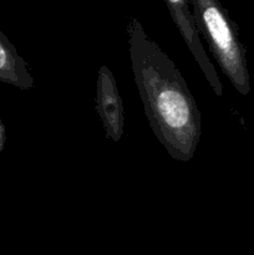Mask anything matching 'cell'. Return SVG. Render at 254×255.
Instances as JSON below:
<instances>
[{
	"label": "cell",
	"instance_id": "cell-3",
	"mask_svg": "<svg viewBox=\"0 0 254 255\" xmlns=\"http://www.w3.org/2000/svg\"><path fill=\"white\" fill-rule=\"evenodd\" d=\"M164 2L167 4L174 25L177 26L179 34L186 42L187 49L193 55L199 69L203 71L207 81L211 85L216 95L222 96L223 95V85L219 80L216 67L208 59L206 50L202 45L199 32L197 30L196 22H194L193 14L188 6L189 0H164Z\"/></svg>",
	"mask_w": 254,
	"mask_h": 255
},
{
	"label": "cell",
	"instance_id": "cell-5",
	"mask_svg": "<svg viewBox=\"0 0 254 255\" xmlns=\"http://www.w3.org/2000/svg\"><path fill=\"white\" fill-rule=\"evenodd\" d=\"M0 80L10 82L22 90L34 86V80L27 70V65L17 55L9 40L0 32Z\"/></svg>",
	"mask_w": 254,
	"mask_h": 255
},
{
	"label": "cell",
	"instance_id": "cell-4",
	"mask_svg": "<svg viewBox=\"0 0 254 255\" xmlns=\"http://www.w3.org/2000/svg\"><path fill=\"white\" fill-rule=\"evenodd\" d=\"M96 110L104 124L106 134L112 141L122 138L125 128V111L114 74L107 66H101L97 74Z\"/></svg>",
	"mask_w": 254,
	"mask_h": 255
},
{
	"label": "cell",
	"instance_id": "cell-2",
	"mask_svg": "<svg viewBox=\"0 0 254 255\" xmlns=\"http://www.w3.org/2000/svg\"><path fill=\"white\" fill-rule=\"evenodd\" d=\"M189 4L197 30L207 40L222 72L239 94L247 96L251 92V77L238 26L219 0H189Z\"/></svg>",
	"mask_w": 254,
	"mask_h": 255
},
{
	"label": "cell",
	"instance_id": "cell-1",
	"mask_svg": "<svg viewBox=\"0 0 254 255\" xmlns=\"http://www.w3.org/2000/svg\"><path fill=\"white\" fill-rule=\"evenodd\" d=\"M129 59L149 127L176 161L193 158L201 138V112L186 80L147 35L141 22L127 24Z\"/></svg>",
	"mask_w": 254,
	"mask_h": 255
},
{
	"label": "cell",
	"instance_id": "cell-6",
	"mask_svg": "<svg viewBox=\"0 0 254 255\" xmlns=\"http://www.w3.org/2000/svg\"><path fill=\"white\" fill-rule=\"evenodd\" d=\"M5 141V134H4V128H2L1 124H0V151L2 149V146H4Z\"/></svg>",
	"mask_w": 254,
	"mask_h": 255
}]
</instances>
